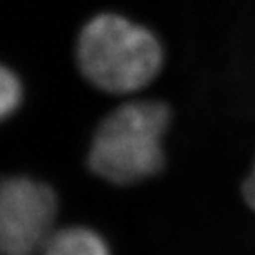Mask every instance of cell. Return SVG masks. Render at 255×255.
Instances as JSON below:
<instances>
[{
    "instance_id": "6",
    "label": "cell",
    "mask_w": 255,
    "mask_h": 255,
    "mask_svg": "<svg viewBox=\"0 0 255 255\" xmlns=\"http://www.w3.org/2000/svg\"><path fill=\"white\" fill-rule=\"evenodd\" d=\"M242 197L244 202L247 204V207L255 212V159L247 172V176L242 181Z\"/></svg>"
},
{
    "instance_id": "1",
    "label": "cell",
    "mask_w": 255,
    "mask_h": 255,
    "mask_svg": "<svg viewBox=\"0 0 255 255\" xmlns=\"http://www.w3.org/2000/svg\"><path fill=\"white\" fill-rule=\"evenodd\" d=\"M75 57L81 75L111 95H132L161 75L166 48L144 23L121 13H96L81 27Z\"/></svg>"
},
{
    "instance_id": "2",
    "label": "cell",
    "mask_w": 255,
    "mask_h": 255,
    "mask_svg": "<svg viewBox=\"0 0 255 255\" xmlns=\"http://www.w3.org/2000/svg\"><path fill=\"white\" fill-rule=\"evenodd\" d=\"M172 111L159 100H132L118 106L96 128L88 167L118 186L137 184L164 169V137Z\"/></svg>"
},
{
    "instance_id": "4",
    "label": "cell",
    "mask_w": 255,
    "mask_h": 255,
    "mask_svg": "<svg viewBox=\"0 0 255 255\" xmlns=\"http://www.w3.org/2000/svg\"><path fill=\"white\" fill-rule=\"evenodd\" d=\"M40 255H111L108 244L88 227H65L50 236Z\"/></svg>"
},
{
    "instance_id": "5",
    "label": "cell",
    "mask_w": 255,
    "mask_h": 255,
    "mask_svg": "<svg viewBox=\"0 0 255 255\" xmlns=\"http://www.w3.org/2000/svg\"><path fill=\"white\" fill-rule=\"evenodd\" d=\"M23 98L20 78L8 66L0 63V121L10 118Z\"/></svg>"
},
{
    "instance_id": "3",
    "label": "cell",
    "mask_w": 255,
    "mask_h": 255,
    "mask_svg": "<svg viewBox=\"0 0 255 255\" xmlns=\"http://www.w3.org/2000/svg\"><path fill=\"white\" fill-rule=\"evenodd\" d=\"M58 199L27 176L0 179V255H40L55 232Z\"/></svg>"
}]
</instances>
